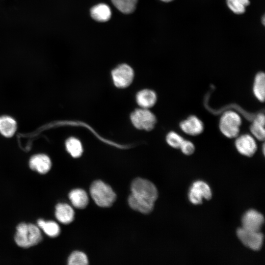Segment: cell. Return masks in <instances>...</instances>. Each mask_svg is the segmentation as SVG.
<instances>
[{"instance_id":"cell-24","label":"cell","mask_w":265,"mask_h":265,"mask_svg":"<svg viewBox=\"0 0 265 265\" xmlns=\"http://www.w3.org/2000/svg\"><path fill=\"white\" fill-rule=\"evenodd\" d=\"M226 2L231 10L237 14L243 13L250 3L249 0H226Z\"/></svg>"},{"instance_id":"cell-8","label":"cell","mask_w":265,"mask_h":265,"mask_svg":"<svg viewBox=\"0 0 265 265\" xmlns=\"http://www.w3.org/2000/svg\"><path fill=\"white\" fill-rule=\"evenodd\" d=\"M134 74L132 69L128 65L121 64L112 72V77L115 85L118 88H125L132 83Z\"/></svg>"},{"instance_id":"cell-26","label":"cell","mask_w":265,"mask_h":265,"mask_svg":"<svg viewBox=\"0 0 265 265\" xmlns=\"http://www.w3.org/2000/svg\"><path fill=\"white\" fill-rule=\"evenodd\" d=\"M184 138L175 132H170L166 135L167 143L171 147L179 149Z\"/></svg>"},{"instance_id":"cell-20","label":"cell","mask_w":265,"mask_h":265,"mask_svg":"<svg viewBox=\"0 0 265 265\" xmlns=\"http://www.w3.org/2000/svg\"><path fill=\"white\" fill-rule=\"evenodd\" d=\"M128 202L132 209L143 213L150 212L154 206V204L137 198L131 194L129 197Z\"/></svg>"},{"instance_id":"cell-16","label":"cell","mask_w":265,"mask_h":265,"mask_svg":"<svg viewBox=\"0 0 265 265\" xmlns=\"http://www.w3.org/2000/svg\"><path fill=\"white\" fill-rule=\"evenodd\" d=\"M68 196L72 204L76 208L84 209L88 205L89 199L87 194L82 189L77 188L72 190Z\"/></svg>"},{"instance_id":"cell-23","label":"cell","mask_w":265,"mask_h":265,"mask_svg":"<svg viewBox=\"0 0 265 265\" xmlns=\"http://www.w3.org/2000/svg\"><path fill=\"white\" fill-rule=\"evenodd\" d=\"M113 5L124 13H130L134 11L137 0H111Z\"/></svg>"},{"instance_id":"cell-19","label":"cell","mask_w":265,"mask_h":265,"mask_svg":"<svg viewBox=\"0 0 265 265\" xmlns=\"http://www.w3.org/2000/svg\"><path fill=\"white\" fill-rule=\"evenodd\" d=\"M17 129V123L9 116L0 117V132L6 137L12 136Z\"/></svg>"},{"instance_id":"cell-27","label":"cell","mask_w":265,"mask_h":265,"mask_svg":"<svg viewBox=\"0 0 265 265\" xmlns=\"http://www.w3.org/2000/svg\"><path fill=\"white\" fill-rule=\"evenodd\" d=\"M179 149L186 155H191L195 151V146L190 141L184 139Z\"/></svg>"},{"instance_id":"cell-3","label":"cell","mask_w":265,"mask_h":265,"mask_svg":"<svg viewBox=\"0 0 265 265\" xmlns=\"http://www.w3.org/2000/svg\"><path fill=\"white\" fill-rule=\"evenodd\" d=\"M242 120L240 115L235 111L229 110L220 117L219 128L221 133L229 138H235L239 133Z\"/></svg>"},{"instance_id":"cell-10","label":"cell","mask_w":265,"mask_h":265,"mask_svg":"<svg viewBox=\"0 0 265 265\" xmlns=\"http://www.w3.org/2000/svg\"><path fill=\"white\" fill-rule=\"evenodd\" d=\"M264 222L262 213L255 210L247 211L242 218V227L251 231H260Z\"/></svg>"},{"instance_id":"cell-28","label":"cell","mask_w":265,"mask_h":265,"mask_svg":"<svg viewBox=\"0 0 265 265\" xmlns=\"http://www.w3.org/2000/svg\"><path fill=\"white\" fill-rule=\"evenodd\" d=\"M162 0L163 1H164V2H170V1H172L173 0Z\"/></svg>"},{"instance_id":"cell-7","label":"cell","mask_w":265,"mask_h":265,"mask_svg":"<svg viewBox=\"0 0 265 265\" xmlns=\"http://www.w3.org/2000/svg\"><path fill=\"white\" fill-rule=\"evenodd\" d=\"M212 193L209 186L202 181L194 182L190 188L188 198L191 203L194 205L200 204L203 199L210 200Z\"/></svg>"},{"instance_id":"cell-2","label":"cell","mask_w":265,"mask_h":265,"mask_svg":"<svg viewBox=\"0 0 265 265\" xmlns=\"http://www.w3.org/2000/svg\"><path fill=\"white\" fill-rule=\"evenodd\" d=\"M90 193L95 203L101 207L111 206L116 199V194L112 188L100 180L92 184Z\"/></svg>"},{"instance_id":"cell-11","label":"cell","mask_w":265,"mask_h":265,"mask_svg":"<svg viewBox=\"0 0 265 265\" xmlns=\"http://www.w3.org/2000/svg\"><path fill=\"white\" fill-rule=\"evenodd\" d=\"M180 128L186 134L196 136L203 132L204 127L199 118L195 115H191L180 123Z\"/></svg>"},{"instance_id":"cell-17","label":"cell","mask_w":265,"mask_h":265,"mask_svg":"<svg viewBox=\"0 0 265 265\" xmlns=\"http://www.w3.org/2000/svg\"><path fill=\"white\" fill-rule=\"evenodd\" d=\"M93 19L98 22H106L111 17V11L108 5L100 3L93 6L90 10Z\"/></svg>"},{"instance_id":"cell-21","label":"cell","mask_w":265,"mask_h":265,"mask_svg":"<svg viewBox=\"0 0 265 265\" xmlns=\"http://www.w3.org/2000/svg\"><path fill=\"white\" fill-rule=\"evenodd\" d=\"M37 223L38 227L50 237L55 238L60 234V227L55 221H45L42 219H39Z\"/></svg>"},{"instance_id":"cell-29","label":"cell","mask_w":265,"mask_h":265,"mask_svg":"<svg viewBox=\"0 0 265 265\" xmlns=\"http://www.w3.org/2000/svg\"><path fill=\"white\" fill-rule=\"evenodd\" d=\"M263 23L265 25V16L263 17Z\"/></svg>"},{"instance_id":"cell-22","label":"cell","mask_w":265,"mask_h":265,"mask_svg":"<svg viewBox=\"0 0 265 265\" xmlns=\"http://www.w3.org/2000/svg\"><path fill=\"white\" fill-rule=\"evenodd\" d=\"M67 151L74 158L80 157L82 153V147L79 140L74 137H70L66 141Z\"/></svg>"},{"instance_id":"cell-12","label":"cell","mask_w":265,"mask_h":265,"mask_svg":"<svg viewBox=\"0 0 265 265\" xmlns=\"http://www.w3.org/2000/svg\"><path fill=\"white\" fill-rule=\"evenodd\" d=\"M29 165L31 170L41 174H45L51 169L52 162L47 155L37 154L30 158Z\"/></svg>"},{"instance_id":"cell-4","label":"cell","mask_w":265,"mask_h":265,"mask_svg":"<svg viewBox=\"0 0 265 265\" xmlns=\"http://www.w3.org/2000/svg\"><path fill=\"white\" fill-rule=\"evenodd\" d=\"M131 192L135 197L153 204H154L158 195L157 189L151 182L139 178L132 181Z\"/></svg>"},{"instance_id":"cell-13","label":"cell","mask_w":265,"mask_h":265,"mask_svg":"<svg viewBox=\"0 0 265 265\" xmlns=\"http://www.w3.org/2000/svg\"><path fill=\"white\" fill-rule=\"evenodd\" d=\"M74 211L73 208L66 203H58L55 208V216L60 223L68 224L72 222L74 218Z\"/></svg>"},{"instance_id":"cell-25","label":"cell","mask_w":265,"mask_h":265,"mask_svg":"<svg viewBox=\"0 0 265 265\" xmlns=\"http://www.w3.org/2000/svg\"><path fill=\"white\" fill-rule=\"evenodd\" d=\"M88 263L86 255L80 251L73 252L68 260V264L69 265H86Z\"/></svg>"},{"instance_id":"cell-5","label":"cell","mask_w":265,"mask_h":265,"mask_svg":"<svg viewBox=\"0 0 265 265\" xmlns=\"http://www.w3.org/2000/svg\"><path fill=\"white\" fill-rule=\"evenodd\" d=\"M132 124L137 129L150 131L156 123L155 115L147 108H139L133 111L131 115Z\"/></svg>"},{"instance_id":"cell-18","label":"cell","mask_w":265,"mask_h":265,"mask_svg":"<svg viewBox=\"0 0 265 265\" xmlns=\"http://www.w3.org/2000/svg\"><path fill=\"white\" fill-rule=\"evenodd\" d=\"M253 92L256 99L261 102H264L265 96V75L259 72L256 75L253 85Z\"/></svg>"},{"instance_id":"cell-15","label":"cell","mask_w":265,"mask_h":265,"mask_svg":"<svg viewBox=\"0 0 265 265\" xmlns=\"http://www.w3.org/2000/svg\"><path fill=\"white\" fill-rule=\"evenodd\" d=\"M136 99L138 105L141 108L148 109L156 104L157 95L154 91L146 89L138 92Z\"/></svg>"},{"instance_id":"cell-14","label":"cell","mask_w":265,"mask_h":265,"mask_svg":"<svg viewBox=\"0 0 265 265\" xmlns=\"http://www.w3.org/2000/svg\"><path fill=\"white\" fill-rule=\"evenodd\" d=\"M265 116L263 113L258 114L253 120L250 126L251 135L259 141H264L265 137Z\"/></svg>"},{"instance_id":"cell-1","label":"cell","mask_w":265,"mask_h":265,"mask_svg":"<svg viewBox=\"0 0 265 265\" xmlns=\"http://www.w3.org/2000/svg\"><path fill=\"white\" fill-rule=\"evenodd\" d=\"M42 240V235L38 226L25 222L17 226L14 240L19 246L29 248L38 244Z\"/></svg>"},{"instance_id":"cell-6","label":"cell","mask_w":265,"mask_h":265,"mask_svg":"<svg viewBox=\"0 0 265 265\" xmlns=\"http://www.w3.org/2000/svg\"><path fill=\"white\" fill-rule=\"evenodd\" d=\"M237 236L241 242L252 250H260L263 245L264 236L260 231H253L242 227L237 230Z\"/></svg>"},{"instance_id":"cell-9","label":"cell","mask_w":265,"mask_h":265,"mask_svg":"<svg viewBox=\"0 0 265 265\" xmlns=\"http://www.w3.org/2000/svg\"><path fill=\"white\" fill-rule=\"evenodd\" d=\"M235 138V147L241 155L249 157L255 154L257 144L256 139L251 134L238 135Z\"/></svg>"}]
</instances>
